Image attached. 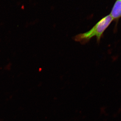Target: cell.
<instances>
[{"label":"cell","instance_id":"6da1fadb","mask_svg":"<svg viewBox=\"0 0 121 121\" xmlns=\"http://www.w3.org/2000/svg\"><path fill=\"white\" fill-rule=\"evenodd\" d=\"M113 20V19L110 14L107 15L99 21L90 30L76 35L73 37V39L84 44L89 42L92 37L95 36L97 42L99 43L104 32Z\"/></svg>","mask_w":121,"mask_h":121},{"label":"cell","instance_id":"7a4b0ae2","mask_svg":"<svg viewBox=\"0 0 121 121\" xmlns=\"http://www.w3.org/2000/svg\"><path fill=\"white\" fill-rule=\"evenodd\" d=\"M110 14L113 20L121 17V0H117Z\"/></svg>","mask_w":121,"mask_h":121}]
</instances>
